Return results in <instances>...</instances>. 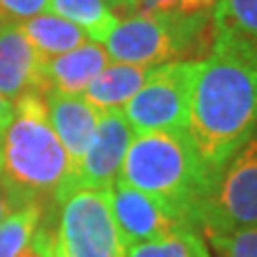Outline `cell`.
I'll return each mask as SVG.
<instances>
[{
	"label": "cell",
	"mask_w": 257,
	"mask_h": 257,
	"mask_svg": "<svg viewBox=\"0 0 257 257\" xmlns=\"http://www.w3.org/2000/svg\"><path fill=\"white\" fill-rule=\"evenodd\" d=\"M111 60L105 47L94 41H86L60 56L43 60L45 90H58L64 94H82L92 79Z\"/></svg>",
	"instance_id": "obj_12"
},
{
	"label": "cell",
	"mask_w": 257,
	"mask_h": 257,
	"mask_svg": "<svg viewBox=\"0 0 257 257\" xmlns=\"http://www.w3.org/2000/svg\"><path fill=\"white\" fill-rule=\"evenodd\" d=\"M43 60L20 24H0V94L5 99L15 103L30 92H45Z\"/></svg>",
	"instance_id": "obj_10"
},
{
	"label": "cell",
	"mask_w": 257,
	"mask_h": 257,
	"mask_svg": "<svg viewBox=\"0 0 257 257\" xmlns=\"http://www.w3.org/2000/svg\"><path fill=\"white\" fill-rule=\"evenodd\" d=\"M118 178L152 195L197 227V212L212 189L187 131L135 133Z\"/></svg>",
	"instance_id": "obj_3"
},
{
	"label": "cell",
	"mask_w": 257,
	"mask_h": 257,
	"mask_svg": "<svg viewBox=\"0 0 257 257\" xmlns=\"http://www.w3.org/2000/svg\"><path fill=\"white\" fill-rule=\"evenodd\" d=\"M13 114V103L9 99H5L3 94H0V131L5 128V124L9 122V118Z\"/></svg>",
	"instance_id": "obj_25"
},
{
	"label": "cell",
	"mask_w": 257,
	"mask_h": 257,
	"mask_svg": "<svg viewBox=\"0 0 257 257\" xmlns=\"http://www.w3.org/2000/svg\"><path fill=\"white\" fill-rule=\"evenodd\" d=\"M255 128L257 45L234 32H216L202 58L187 126L212 182Z\"/></svg>",
	"instance_id": "obj_1"
},
{
	"label": "cell",
	"mask_w": 257,
	"mask_h": 257,
	"mask_svg": "<svg viewBox=\"0 0 257 257\" xmlns=\"http://www.w3.org/2000/svg\"><path fill=\"white\" fill-rule=\"evenodd\" d=\"M152 69L155 67H142V64L111 60L92 79V84L82 92V96L99 111L122 109L133 99V94L142 88V84L146 82Z\"/></svg>",
	"instance_id": "obj_13"
},
{
	"label": "cell",
	"mask_w": 257,
	"mask_h": 257,
	"mask_svg": "<svg viewBox=\"0 0 257 257\" xmlns=\"http://www.w3.org/2000/svg\"><path fill=\"white\" fill-rule=\"evenodd\" d=\"M124 257H212L197 227H180L167 236L124 246Z\"/></svg>",
	"instance_id": "obj_16"
},
{
	"label": "cell",
	"mask_w": 257,
	"mask_h": 257,
	"mask_svg": "<svg viewBox=\"0 0 257 257\" xmlns=\"http://www.w3.org/2000/svg\"><path fill=\"white\" fill-rule=\"evenodd\" d=\"M50 9V0H0V24H22Z\"/></svg>",
	"instance_id": "obj_20"
},
{
	"label": "cell",
	"mask_w": 257,
	"mask_h": 257,
	"mask_svg": "<svg viewBox=\"0 0 257 257\" xmlns=\"http://www.w3.org/2000/svg\"><path fill=\"white\" fill-rule=\"evenodd\" d=\"M71 176V159L47 120L43 92L13 103L0 131V182L20 206L56 197Z\"/></svg>",
	"instance_id": "obj_2"
},
{
	"label": "cell",
	"mask_w": 257,
	"mask_h": 257,
	"mask_svg": "<svg viewBox=\"0 0 257 257\" xmlns=\"http://www.w3.org/2000/svg\"><path fill=\"white\" fill-rule=\"evenodd\" d=\"M212 26L214 32H234L257 45V0H216Z\"/></svg>",
	"instance_id": "obj_18"
},
{
	"label": "cell",
	"mask_w": 257,
	"mask_h": 257,
	"mask_svg": "<svg viewBox=\"0 0 257 257\" xmlns=\"http://www.w3.org/2000/svg\"><path fill=\"white\" fill-rule=\"evenodd\" d=\"M195 223L206 238L257 223V128L216 176Z\"/></svg>",
	"instance_id": "obj_6"
},
{
	"label": "cell",
	"mask_w": 257,
	"mask_h": 257,
	"mask_svg": "<svg viewBox=\"0 0 257 257\" xmlns=\"http://www.w3.org/2000/svg\"><path fill=\"white\" fill-rule=\"evenodd\" d=\"M216 0H180L182 13H210Z\"/></svg>",
	"instance_id": "obj_23"
},
{
	"label": "cell",
	"mask_w": 257,
	"mask_h": 257,
	"mask_svg": "<svg viewBox=\"0 0 257 257\" xmlns=\"http://www.w3.org/2000/svg\"><path fill=\"white\" fill-rule=\"evenodd\" d=\"M32 248L39 257H71L64 248L62 240L58 236V229H47L39 225L35 238H32Z\"/></svg>",
	"instance_id": "obj_21"
},
{
	"label": "cell",
	"mask_w": 257,
	"mask_h": 257,
	"mask_svg": "<svg viewBox=\"0 0 257 257\" xmlns=\"http://www.w3.org/2000/svg\"><path fill=\"white\" fill-rule=\"evenodd\" d=\"M20 28L32 43V47L45 60L54 58V56H60L69 50H75L77 45L90 41L82 28H77L75 24H71L69 20H64L60 15L50 13V11L39 13L35 18L22 22Z\"/></svg>",
	"instance_id": "obj_14"
},
{
	"label": "cell",
	"mask_w": 257,
	"mask_h": 257,
	"mask_svg": "<svg viewBox=\"0 0 257 257\" xmlns=\"http://www.w3.org/2000/svg\"><path fill=\"white\" fill-rule=\"evenodd\" d=\"M210 13H135L120 18L118 26L105 39L109 60L159 67L174 60H189L187 56L199 47L208 35Z\"/></svg>",
	"instance_id": "obj_4"
},
{
	"label": "cell",
	"mask_w": 257,
	"mask_h": 257,
	"mask_svg": "<svg viewBox=\"0 0 257 257\" xmlns=\"http://www.w3.org/2000/svg\"><path fill=\"white\" fill-rule=\"evenodd\" d=\"M109 210L122 246L157 240L180 227H195L170 206L133 189L120 178L109 189Z\"/></svg>",
	"instance_id": "obj_9"
},
{
	"label": "cell",
	"mask_w": 257,
	"mask_h": 257,
	"mask_svg": "<svg viewBox=\"0 0 257 257\" xmlns=\"http://www.w3.org/2000/svg\"><path fill=\"white\" fill-rule=\"evenodd\" d=\"M109 7L114 9V13L118 15H126V9H128V0H107Z\"/></svg>",
	"instance_id": "obj_26"
},
{
	"label": "cell",
	"mask_w": 257,
	"mask_h": 257,
	"mask_svg": "<svg viewBox=\"0 0 257 257\" xmlns=\"http://www.w3.org/2000/svg\"><path fill=\"white\" fill-rule=\"evenodd\" d=\"M170 11H180V0H128L126 15H135V13H170Z\"/></svg>",
	"instance_id": "obj_22"
},
{
	"label": "cell",
	"mask_w": 257,
	"mask_h": 257,
	"mask_svg": "<svg viewBox=\"0 0 257 257\" xmlns=\"http://www.w3.org/2000/svg\"><path fill=\"white\" fill-rule=\"evenodd\" d=\"M58 236L71 257H124L109 210V191L75 189L60 202Z\"/></svg>",
	"instance_id": "obj_7"
},
{
	"label": "cell",
	"mask_w": 257,
	"mask_h": 257,
	"mask_svg": "<svg viewBox=\"0 0 257 257\" xmlns=\"http://www.w3.org/2000/svg\"><path fill=\"white\" fill-rule=\"evenodd\" d=\"M219 257H257V223L208 238Z\"/></svg>",
	"instance_id": "obj_19"
},
{
	"label": "cell",
	"mask_w": 257,
	"mask_h": 257,
	"mask_svg": "<svg viewBox=\"0 0 257 257\" xmlns=\"http://www.w3.org/2000/svg\"><path fill=\"white\" fill-rule=\"evenodd\" d=\"M47 120L58 135L60 144L71 159V170L86 152L99 124L101 111L90 105L82 94H64L58 90L43 92Z\"/></svg>",
	"instance_id": "obj_11"
},
{
	"label": "cell",
	"mask_w": 257,
	"mask_h": 257,
	"mask_svg": "<svg viewBox=\"0 0 257 257\" xmlns=\"http://www.w3.org/2000/svg\"><path fill=\"white\" fill-rule=\"evenodd\" d=\"M43 219L41 204L20 206L0 223V257H28L30 244Z\"/></svg>",
	"instance_id": "obj_17"
},
{
	"label": "cell",
	"mask_w": 257,
	"mask_h": 257,
	"mask_svg": "<svg viewBox=\"0 0 257 257\" xmlns=\"http://www.w3.org/2000/svg\"><path fill=\"white\" fill-rule=\"evenodd\" d=\"M15 208H18V204L13 202V197L9 195V191H7L3 187V182H0V223H3L7 216H9Z\"/></svg>",
	"instance_id": "obj_24"
},
{
	"label": "cell",
	"mask_w": 257,
	"mask_h": 257,
	"mask_svg": "<svg viewBox=\"0 0 257 257\" xmlns=\"http://www.w3.org/2000/svg\"><path fill=\"white\" fill-rule=\"evenodd\" d=\"M199 67L202 58H189L165 62L152 69L142 88L122 107V114L133 131H187Z\"/></svg>",
	"instance_id": "obj_5"
},
{
	"label": "cell",
	"mask_w": 257,
	"mask_h": 257,
	"mask_svg": "<svg viewBox=\"0 0 257 257\" xmlns=\"http://www.w3.org/2000/svg\"><path fill=\"white\" fill-rule=\"evenodd\" d=\"M133 135L135 131L124 118L122 109L101 111L99 124H96L90 144H88L82 159L71 170L69 180L56 193L54 202H60L67 193L75 189L109 191L111 184L118 180L120 167H122L126 148L131 144Z\"/></svg>",
	"instance_id": "obj_8"
},
{
	"label": "cell",
	"mask_w": 257,
	"mask_h": 257,
	"mask_svg": "<svg viewBox=\"0 0 257 257\" xmlns=\"http://www.w3.org/2000/svg\"><path fill=\"white\" fill-rule=\"evenodd\" d=\"M47 11L75 24L90 41L101 45L120 22L107 0H50Z\"/></svg>",
	"instance_id": "obj_15"
}]
</instances>
